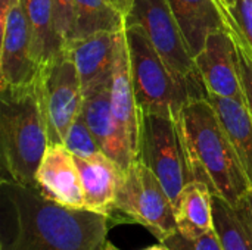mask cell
Masks as SVG:
<instances>
[{
	"label": "cell",
	"instance_id": "7",
	"mask_svg": "<svg viewBox=\"0 0 252 250\" xmlns=\"http://www.w3.org/2000/svg\"><path fill=\"white\" fill-rule=\"evenodd\" d=\"M137 159L158 177L170 196L173 206L183 187L193 181L177 121L170 116L140 113Z\"/></svg>",
	"mask_w": 252,
	"mask_h": 250
},
{
	"label": "cell",
	"instance_id": "22",
	"mask_svg": "<svg viewBox=\"0 0 252 250\" xmlns=\"http://www.w3.org/2000/svg\"><path fill=\"white\" fill-rule=\"evenodd\" d=\"M224 22L227 25V29L230 31L235 44H236V53H238V63H239V77H241V85H242V91H244V99H245V106L248 108L250 113L252 116V49L250 44L247 43V40L244 38V35L239 32L232 13L229 10V7L221 3L220 0H216Z\"/></svg>",
	"mask_w": 252,
	"mask_h": 250
},
{
	"label": "cell",
	"instance_id": "13",
	"mask_svg": "<svg viewBox=\"0 0 252 250\" xmlns=\"http://www.w3.org/2000/svg\"><path fill=\"white\" fill-rule=\"evenodd\" d=\"M118 32L99 31L65 46L78 71L83 94L112 80Z\"/></svg>",
	"mask_w": 252,
	"mask_h": 250
},
{
	"label": "cell",
	"instance_id": "10",
	"mask_svg": "<svg viewBox=\"0 0 252 250\" xmlns=\"http://www.w3.org/2000/svg\"><path fill=\"white\" fill-rule=\"evenodd\" d=\"M195 63L210 94L245 105L236 44L227 28L214 31L207 37L202 50L195 56Z\"/></svg>",
	"mask_w": 252,
	"mask_h": 250
},
{
	"label": "cell",
	"instance_id": "4",
	"mask_svg": "<svg viewBox=\"0 0 252 250\" xmlns=\"http://www.w3.org/2000/svg\"><path fill=\"white\" fill-rule=\"evenodd\" d=\"M130 74L140 113L165 115L177 121L195 99L190 88L168 68L139 25L126 24Z\"/></svg>",
	"mask_w": 252,
	"mask_h": 250
},
{
	"label": "cell",
	"instance_id": "15",
	"mask_svg": "<svg viewBox=\"0 0 252 250\" xmlns=\"http://www.w3.org/2000/svg\"><path fill=\"white\" fill-rule=\"evenodd\" d=\"M74 159L81 180L84 209L111 218L123 169L103 152L89 158L74 156Z\"/></svg>",
	"mask_w": 252,
	"mask_h": 250
},
{
	"label": "cell",
	"instance_id": "24",
	"mask_svg": "<svg viewBox=\"0 0 252 250\" xmlns=\"http://www.w3.org/2000/svg\"><path fill=\"white\" fill-rule=\"evenodd\" d=\"M162 243H165L171 250H224L216 230L196 239H189L182 233L176 231L168 236Z\"/></svg>",
	"mask_w": 252,
	"mask_h": 250
},
{
	"label": "cell",
	"instance_id": "2",
	"mask_svg": "<svg viewBox=\"0 0 252 250\" xmlns=\"http://www.w3.org/2000/svg\"><path fill=\"white\" fill-rule=\"evenodd\" d=\"M177 127L193 180L205 183L232 206H241L251 181L210 100L193 99L185 105Z\"/></svg>",
	"mask_w": 252,
	"mask_h": 250
},
{
	"label": "cell",
	"instance_id": "6",
	"mask_svg": "<svg viewBox=\"0 0 252 250\" xmlns=\"http://www.w3.org/2000/svg\"><path fill=\"white\" fill-rule=\"evenodd\" d=\"M126 24L139 25L168 68L190 88L195 99L208 96L204 80L190 53L168 0H133Z\"/></svg>",
	"mask_w": 252,
	"mask_h": 250
},
{
	"label": "cell",
	"instance_id": "23",
	"mask_svg": "<svg viewBox=\"0 0 252 250\" xmlns=\"http://www.w3.org/2000/svg\"><path fill=\"white\" fill-rule=\"evenodd\" d=\"M63 144L74 156H78V158H89L92 155L102 152L83 113H80L78 118L69 127L66 137L63 140Z\"/></svg>",
	"mask_w": 252,
	"mask_h": 250
},
{
	"label": "cell",
	"instance_id": "25",
	"mask_svg": "<svg viewBox=\"0 0 252 250\" xmlns=\"http://www.w3.org/2000/svg\"><path fill=\"white\" fill-rule=\"evenodd\" d=\"M53 4V16L55 25L59 37L62 38L63 44L66 46L71 40L72 34V24H74V9L75 0H52Z\"/></svg>",
	"mask_w": 252,
	"mask_h": 250
},
{
	"label": "cell",
	"instance_id": "9",
	"mask_svg": "<svg viewBox=\"0 0 252 250\" xmlns=\"http://www.w3.org/2000/svg\"><path fill=\"white\" fill-rule=\"evenodd\" d=\"M0 90L35 83L40 66L32 53L31 34L21 0H0Z\"/></svg>",
	"mask_w": 252,
	"mask_h": 250
},
{
	"label": "cell",
	"instance_id": "3",
	"mask_svg": "<svg viewBox=\"0 0 252 250\" xmlns=\"http://www.w3.org/2000/svg\"><path fill=\"white\" fill-rule=\"evenodd\" d=\"M0 143L9 178L35 187V175L49 146V133L35 83L1 90Z\"/></svg>",
	"mask_w": 252,
	"mask_h": 250
},
{
	"label": "cell",
	"instance_id": "19",
	"mask_svg": "<svg viewBox=\"0 0 252 250\" xmlns=\"http://www.w3.org/2000/svg\"><path fill=\"white\" fill-rule=\"evenodd\" d=\"M207 99L216 109L252 186V116L248 108L236 100L210 93Z\"/></svg>",
	"mask_w": 252,
	"mask_h": 250
},
{
	"label": "cell",
	"instance_id": "18",
	"mask_svg": "<svg viewBox=\"0 0 252 250\" xmlns=\"http://www.w3.org/2000/svg\"><path fill=\"white\" fill-rule=\"evenodd\" d=\"M28 22L32 53L38 66L59 55L65 44L55 25L52 0H21Z\"/></svg>",
	"mask_w": 252,
	"mask_h": 250
},
{
	"label": "cell",
	"instance_id": "26",
	"mask_svg": "<svg viewBox=\"0 0 252 250\" xmlns=\"http://www.w3.org/2000/svg\"><path fill=\"white\" fill-rule=\"evenodd\" d=\"M229 10L239 32L252 49V0H238Z\"/></svg>",
	"mask_w": 252,
	"mask_h": 250
},
{
	"label": "cell",
	"instance_id": "16",
	"mask_svg": "<svg viewBox=\"0 0 252 250\" xmlns=\"http://www.w3.org/2000/svg\"><path fill=\"white\" fill-rule=\"evenodd\" d=\"M168 4L193 57L202 50L211 32L227 28L216 0H168Z\"/></svg>",
	"mask_w": 252,
	"mask_h": 250
},
{
	"label": "cell",
	"instance_id": "14",
	"mask_svg": "<svg viewBox=\"0 0 252 250\" xmlns=\"http://www.w3.org/2000/svg\"><path fill=\"white\" fill-rule=\"evenodd\" d=\"M111 106L118 127L130 140L131 147L137 156L139 139H140V111L134 97V88L130 74L126 28L118 32L112 84H111Z\"/></svg>",
	"mask_w": 252,
	"mask_h": 250
},
{
	"label": "cell",
	"instance_id": "11",
	"mask_svg": "<svg viewBox=\"0 0 252 250\" xmlns=\"http://www.w3.org/2000/svg\"><path fill=\"white\" fill-rule=\"evenodd\" d=\"M111 81L84 93L81 113L97 140L100 150L118 164L121 169H127L136 159V153L130 140L118 127L111 106Z\"/></svg>",
	"mask_w": 252,
	"mask_h": 250
},
{
	"label": "cell",
	"instance_id": "12",
	"mask_svg": "<svg viewBox=\"0 0 252 250\" xmlns=\"http://www.w3.org/2000/svg\"><path fill=\"white\" fill-rule=\"evenodd\" d=\"M37 189L50 200L74 209H84V194L74 155L63 143H52L35 175Z\"/></svg>",
	"mask_w": 252,
	"mask_h": 250
},
{
	"label": "cell",
	"instance_id": "8",
	"mask_svg": "<svg viewBox=\"0 0 252 250\" xmlns=\"http://www.w3.org/2000/svg\"><path fill=\"white\" fill-rule=\"evenodd\" d=\"M35 90L46 119L49 144L63 143L72 122L83 109V87L66 49L40 66Z\"/></svg>",
	"mask_w": 252,
	"mask_h": 250
},
{
	"label": "cell",
	"instance_id": "17",
	"mask_svg": "<svg viewBox=\"0 0 252 250\" xmlns=\"http://www.w3.org/2000/svg\"><path fill=\"white\" fill-rule=\"evenodd\" d=\"M177 231L189 239H196L214 231L213 192L198 180L188 183L174 205Z\"/></svg>",
	"mask_w": 252,
	"mask_h": 250
},
{
	"label": "cell",
	"instance_id": "27",
	"mask_svg": "<svg viewBox=\"0 0 252 250\" xmlns=\"http://www.w3.org/2000/svg\"><path fill=\"white\" fill-rule=\"evenodd\" d=\"M245 206H247V211H248V215H250V220H251L252 225V187L248 190L247 196H245V200H244Z\"/></svg>",
	"mask_w": 252,
	"mask_h": 250
},
{
	"label": "cell",
	"instance_id": "1",
	"mask_svg": "<svg viewBox=\"0 0 252 250\" xmlns=\"http://www.w3.org/2000/svg\"><path fill=\"white\" fill-rule=\"evenodd\" d=\"M7 221L0 250H97L112 227L109 217L47 199L38 189L1 180Z\"/></svg>",
	"mask_w": 252,
	"mask_h": 250
},
{
	"label": "cell",
	"instance_id": "20",
	"mask_svg": "<svg viewBox=\"0 0 252 250\" xmlns=\"http://www.w3.org/2000/svg\"><path fill=\"white\" fill-rule=\"evenodd\" d=\"M124 28L126 15L112 0H75L71 40L99 31L118 32Z\"/></svg>",
	"mask_w": 252,
	"mask_h": 250
},
{
	"label": "cell",
	"instance_id": "29",
	"mask_svg": "<svg viewBox=\"0 0 252 250\" xmlns=\"http://www.w3.org/2000/svg\"><path fill=\"white\" fill-rule=\"evenodd\" d=\"M97 250H118V248H115L109 240H106V242H105V243H103V245H102V246H100Z\"/></svg>",
	"mask_w": 252,
	"mask_h": 250
},
{
	"label": "cell",
	"instance_id": "21",
	"mask_svg": "<svg viewBox=\"0 0 252 250\" xmlns=\"http://www.w3.org/2000/svg\"><path fill=\"white\" fill-rule=\"evenodd\" d=\"M213 217L223 249L252 250V225L245 203L235 208L213 194Z\"/></svg>",
	"mask_w": 252,
	"mask_h": 250
},
{
	"label": "cell",
	"instance_id": "5",
	"mask_svg": "<svg viewBox=\"0 0 252 250\" xmlns=\"http://www.w3.org/2000/svg\"><path fill=\"white\" fill-rule=\"evenodd\" d=\"M112 225L131 222L145 227L158 242L177 231L174 206L158 177L139 159L123 169L117 190Z\"/></svg>",
	"mask_w": 252,
	"mask_h": 250
},
{
	"label": "cell",
	"instance_id": "28",
	"mask_svg": "<svg viewBox=\"0 0 252 250\" xmlns=\"http://www.w3.org/2000/svg\"><path fill=\"white\" fill-rule=\"evenodd\" d=\"M142 250H171L165 243H162V242H159L158 245H154V246H149V248H146V249H142Z\"/></svg>",
	"mask_w": 252,
	"mask_h": 250
},
{
	"label": "cell",
	"instance_id": "31",
	"mask_svg": "<svg viewBox=\"0 0 252 250\" xmlns=\"http://www.w3.org/2000/svg\"><path fill=\"white\" fill-rule=\"evenodd\" d=\"M131 3H133V0H131Z\"/></svg>",
	"mask_w": 252,
	"mask_h": 250
},
{
	"label": "cell",
	"instance_id": "30",
	"mask_svg": "<svg viewBox=\"0 0 252 250\" xmlns=\"http://www.w3.org/2000/svg\"><path fill=\"white\" fill-rule=\"evenodd\" d=\"M221 3H224L226 6H229V7H232V6H235V3L238 1V0H220Z\"/></svg>",
	"mask_w": 252,
	"mask_h": 250
}]
</instances>
